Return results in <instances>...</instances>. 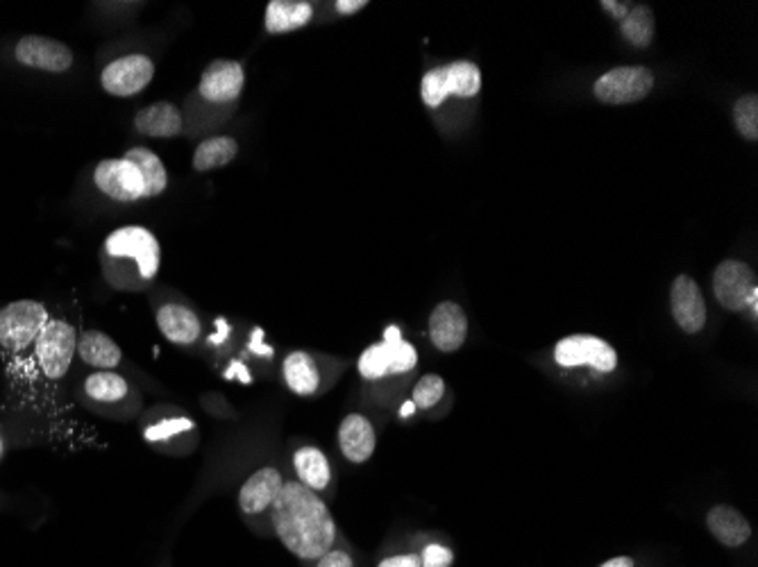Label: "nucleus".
Instances as JSON below:
<instances>
[{"mask_svg":"<svg viewBox=\"0 0 758 567\" xmlns=\"http://www.w3.org/2000/svg\"><path fill=\"white\" fill-rule=\"evenodd\" d=\"M157 327L166 341L175 346H194L203 334V322L188 307L166 302L157 309Z\"/></svg>","mask_w":758,"mask_h":567,"instance_id":"nucleus-16","label":"nucleus"},{"mask_svg":"<svg viewBox=\"0 0 758 567\" xmlns=\"http://www.w3.org/2000/svg\"><path fill=\"white\" fill-rule=\"evenodd\" d=\"M654 75L645 66H618L595 82V99L604 105H632L649 96Z\"/></svg>","mask_w":758,"mask_h":567,"instance_id":"nucleus-7","label":"nucleus"},{"mask_svg":"<svg viewBox=\"0 0 758 567\" xmlns=\"http://www.w3.org/2000/svg\"><path fill=\"white\" fill-rule=\"evenodd\" d=\"M452 563L454 554L441 545H430L420 556V567H450Z\"/></svg>","mask_w":758,"mask_h":567,"instance_id":"nucleus-31","label":"nucleus"},{"mask_svg":"<svg viewBox=\"0 0 758 567\" xmlns=\"http://www.w3.org/2000/svg\"><path fill=\"white\" fill-rule=\"evenodd\" d=\"M316 567H355L352 556L346 549L331 547L327 554H322L316 563Z\"/></svg>","mask_w":758,"mask_h":567,"instance_id":"nucleus-32","label":"nucleus"},{"mask_svg":"<svg viewBox=\"0 0 758 567\" xmlns=\"http://www.w3.org/2000/svg\"><path fill=\"white\" fill-rule=\"evenodd\" d=\"M706 527L720 545H725L729 549L742 547L751 536V527L747 523V517L727 504H718L708 511Z\"/></svg>","mask_w":758,"mask_h":567,"instance_id":"nucleus-19","label":"nucleus"},{"mask_svg":"<svg viewBox=\"0 0 758 567\" xmlns=\"http://www.w3.org/2000/svg\"><path fill=\"white\" fill-rule=\"evenodd\" d=\"M758 291L754 270L738 259L723 261L714 272V293L716 300L729 311H745L749 307L751 293Z\"/></svg>","mask_w":758,"mask_h":567,"instance_id":"nucleus-10","label":"nucleus"},{"mask_svg":"<svg viewBox=\"0 0 758 567\" xmlns=\"http://www.w3.org/2000/svg\"><path fill=\"white\" fill-rule=\"evenodd\" d=\"M246 82L244 66L234 60H214L201 75L198 93L201 99L214 105H227L242 96Z\"/></svg>","mask_w":758,"mask_h":567,"instance_id":"nucleus-12","label":"nucleus"},{"mask_svg":"<svg viewBox=\"0 0 758 567\" xmlns=\"http://www.w3.org/2000/svg\"><path fill=\"white\" fill-rule=\"evenodd\" d=\"M363 8H368L366 0H339V3H337V10H339L341 14H357V12H361Z\"/></svg>","mask_w":758,"mask_h":567,"instance_id":"nucleus-35","label":"nucleus"},{"mask_svg":"<svg viewBox=\"0 0 758 567\" xmlns=\"http://www.w3.org/2000/svg\"><path fill=\"white\" fill-rule=\"evenodd\" d=\"M93 182L101 192L116 203H136L146 198V184L139 168L121 157V159H103L93 171Z\"/></svg>","mask_w":758,"mask_h":567,"instance_id":"nucleus-9","label":"nucleus"},{"mask_svg":"<svg viewBox=\"0 0 758 567\" xmlns=\"http://www.w3.org/2000/svg\"><path fill=\"white\" fill-rule=\"evenodd\" d=\"M123 157L130 159L139 168L141 177H144L146 198H155L166 192L168 173H166L164 162L157 157V153H153L151 148H130Z\"/></svg>","mask_w":758,"mask_h":567,"instance_id":"nucleus-25","label":"nucleus"},{"mask_svg":"<svg viewBox=\"0 0 758 567\" xmlns=\"http://www.w3.org/2000/svg\"><path fill=\"white\" fill-rule=\"evenodd\" d=\"M34 354L43 377L58 382L69 372L78 354V334L66 320H49L34 341Z\"/></svg>","mask_w":758,"mask_h":567,"instance_id":"nucleus-5","label":"nucleus"},{"mask_svg":"<svg viewBox=\"0 0 758 567\" xmlns=\"http://www.w3.org/2000/svg\"><path fill=\"white\" fill-rule=\"evenodd\" d=\"M236 155H239V144H236V138H232V136L205 138L194 153V171L209 173V171L223 168Z\"/></svg>","mask_w":758,"mask_h":567,"instance_id":"nucleus-26","label":"nucleus"},{"mask_svg":"<svg viewBox=\"0 0 758 567\" xmlns=\"http://www.w3.org/2000/svg\"><path fill=\"white\" fill-rule=\"evenodd\" d=\"M270 517L281 545L303 560H318L335 547V517L314 491L296 480L281 484L270 506Z\"/></svg>","mask_w":758,"mask_h":567,"instance_id":"nucleus-1","label":"nucleus"},{"mask_svg":"<svg viewBox=\"0 0 758 567\" xmlns=\"http://www.w3.org/2000/svg\"><path fill=\"white\" fill-rule=\"evenodd\" d=\"M294 465L298 472V482L303 486H307L314 493H322L329 482H331V467L327 456L314 447V445H305L294 454Z\"/></svg>","mask_w":758,"mask_h":567,"instance_id":"nucleus-23","label":"nucleus"},{"mask_svg":"<svg viewBox=\"0 0 758 567\" xmlns=\"http://www.w3.org/2000/svg\"><path fill=\"white\" fill-rule=\"evenodd\" d=\"M281 475L273 465H266L257 470L255 475L246 480V484L239 491V506L246 515H262L264 511H270L275 497L281 491Z\"/></svg>","mask_w":758,"mask_h":567,"instance_id":"nucleus-17","label":"nucleus"},{"mask_svg":"<svg viewBox=\"0 0 758 567\" xmlns=\"http://www.w3.org/2000/svg\"><path fill=\"white\" fill-rule=\"evenodd\" d=\"M482 89V73L472 62H452L432 69L422 78V101L428 107H441L450 96L472 99Z\"/></svg>","mask_w":758,"mask_h":567,"instance_id":"nucleus-3","label":"nucleus"},{"mask_svg":"<svg viewBox=\"0 0 758 567\" xmlns=\"http://www.w3.org/2000/svg\"><path fill=\"white\" fill-rule=\"evenodd\" d=\"M3 452H6V441H3V436H0V456H3Z\"/></svg>","mask_w":758,"mask_h":567,"instance_id":"nucleus-38","label":"nucleus"},{"mask_svg":"<svg viewBox=\"0 0 758 567\" xmlns=\"http://www.w3.org/2000/svg\"><path fill=\"white\" fill-rule=\"evenodd\" d=\"M134 130L153 138H173L182 130V112L173 103H153L136 112Z\"/></svg>","mask_w":758,"mask_h":567,"instance_id":"nucleus-20","label":"nucleus"},{"mask_svg":"<svg viewBox=\"0 0 758 567\" xmlns=\"http://www.w3.org/2000/svg\"><path fill=\"white\" fill-rule=\"evenodd\" d=\"M411 411H413V404H407V406H404V409H402V415H409V413H411Z\"/></svg>","mask_w":758,"mask_h":567,"instance_id":"nucleus-37","label":"nucleus"},{"mask_svg":"<svg viewBox=\"0 0 758 567\" xmlns=\"http://www.w3.org/2000/svg\"><path fill=\"white\" fill-rule=\"evenodd\" d=\"M284 380L296 395H314L320 386V372L309 352H291L284 359Z\"/></svg>","mask_w":758,"mask_h":567,"instance_id":"nucleus-24","label":"nucleus"},{"mask_svg":"<svg viewBox=\"0 0 758 567\" xmlns=\"http://www.w3.org/2000/svg\"><path fill=\"white\" fill-rule=\"evenodd\" d=\"M314 6L307 0H270L266 8V30L270 34H287L309 25Z\"/></svg>","mask_w":758,"mask_h":567,"instance_id":"nucleus-21","label":"nucleus"},{"mask_svg":"<svg viewBox=\"0 0 758 567\" xmlns=\"http://www.w3.org/2000/svg\"><path fill=\"white\" fill-rule=\"evenodd\" d=\"M78 354L86 365L96 370H114L123 361L121 348L96 329H89L78 339Z\"/></svg>","mask_w":758,"mask_h":567,"instance_id":"nucleus-22","label":"nucleus"},{"mask_svg":"<svg viewBox=\"0 0 758 567\" xmlns=\"http://www.w3.org/2000/svg\"><path fill=\"white\" fill-rule=\"evenodd\" d=\"M670 309L677 324L686 334H697L706 324V302L697 281L688 275H679L670 289Z\"/></svg>","mask_w":758,"mask_h":567,"instance_id":"nucleus-14","label":"nucleus"},{"mask_svg":"<svg viewBox=\"0 0 758 567\" xmlns=\"http://www.w3.org/2000/svg\"><path fill=\"white\" fill-rule=\"evenodd\" d=\"M468 337V316L457 302H441L430 316V339L441 352H457Z\"/></svg>","mask_w":758,"mask_h":567,"instance_id":"nucleus-15","label":"nucleus"},{"mask_svg":"<svg viewBox=\"0 0 758 567\" xmlns=\"http://www.w3.org/2000/svg\"><path fill=\"white\" fill-rule=\"evenodd\" d=\"M155 78V64L148 55H125L103 69L101 84L114 99H132Z\"/></svg>","mask_w":758,"mask_h":567,"instance_id":"nucleus-8","label":"nucleus"},{"mask_svg":"<svg viewBox=\"0 0 758 567\" xmlns=\"http://www.w3.org/2000/svg\"><path fill=\"white\" fill-rule=\"evenodd\" d=\"M600 567H636V563H634V558H629V556H618V558L606 560V563L600 565Z\"/></svg>","mask_w":758,"mask_h":567,"instance_id":"nucleus-36","label":"nucleus"},{"mask_svg":"<svg viewBox=\"0 0 758 567\" xmlns=\"http://www.w3.org/2000/svg\"><path fill=\"white\" fill-rule=\"evenodd\" d=\"M17 60L28 69L45 73H64L73 66V53L66 43L39 34H28L19 39Z\"/></svg>","mask_w":758,"mask_h":567,"instance_id":"nucleus-13","label":"nucleus"},{"mask_svg":"<svg viewBox=\"0 0 758 567\" xmlns=\"http://www.w3.org/2000/svg\"><path fill=\"white\" fill-rule=\"evenodd\" d=\"M554 359L563 368L593 365L600 372H611L618 365V354H615V350L606 341L586 334H575L559 341L554 348Z\"/></svg>","mask_w":758,"mask_h":567,"instance_id":"nucleus-11","label":"nucleus"},{"mask_svg":"<svg viewBox=\"0 0 758 567\" xmlns=\"http://www.w3.org/2000/svg\"><path fill=\"white\" fill-rule=\"evenodd\" d=\"M160 241L146 227H119L105 239L103 272L119 291H144L151 287L160 272Z\"/></svg>","mask_w":758,"mask_h":567,"instance_id":"nucleus-2","label":"nucleus"},{"mask_svg":"<svg viewBox=\"0 0 758 567\" xmlns=\"http://www.w3.org/2000/svg\"><path fill=\"white\" fill-rule=\"evenodd\" d=\"M377 567H420V556L418 554H400V556H389Z\"/></svg>","mask_w":758,"mask_h":567,"instance_id":"nucleus-33","label":"nucleus"},{"mask_svg":"<svg viewBox=\"0 0 758 567\" xmlns=\"http://www.w3.org/2000/svg\"><path fill=\"white\" fill-rule=\"evenodd\" d=\"M600 8H604V12H608L613 19L623 21L634 6L632 3H618V0H602Z\"/></svg>","mask_w":758,"mask_h":567,"instance_id":"nucleus-34","label":"nucleus"},{"mask_svg":"<svg viewBox=\"0 0 758 567\" xmlns=\"http://www.w3.org/2000/svg\"><path fill=\"white\" fill-rule=\"evenodd\" d=\"M445 395V382L439 374H424L413 386V406L418 409H432L437 406Z\"/></svg>","mask_w":758,"mask_h":567,"instance_id":"nucleus-30","label":"nucleus"},{"mask_svg":"<svg viewBox=\"0 0 758 567\" xmlns=\"http://www.w3.org/2000/svg\"><path fill=\"white\" fill-rule=\"evenodd\" d=\"M416 363H418V354L413 346L402 341L398 329L391 327L382 343L370 346L359 357V372L363 380L375 382V380H385V377H391V374H404L413 370Z\"/></svg>","mask_w":758,"mask_h":567,"instance_id":"nucleus-6","label":"nucleus"},{"mask_svg":"<svg viewBox=\"0 0 758 567\" xmlns=\"http://www.w3.org/2000/svg\"><path fill=\"white\" fill-rule=\"evenodd\" d=\"M377 445L372 424L361 413H350L339 427V447L350 463H366Z\"/></svg>","mask_w":758,"mask_h":567,"instance_id":"nucleus-18","label":"nucleus"},{"mask_svg":"<svg viewBox=\"0 0 758 567\" xmlns=\"http://www.w3.org/2000/svg\"><path fill=\"white\" fill-rule=\"evenodd\" d=\"M734 125L742 138L747 141L758 138V96L756 93H749V96H742L736 101Z\"/></svg>","mask_w":758,"mask_h":567,"instance_id":"nucleus-29","label":"nucleus"},{"mask_svg":"<svg viewBox=\"0 0 758 567\" xmlns=\"http://www.w3.org/2000/svg\"><path fill=\"white\" fill-rule=\"evenodd\" d=\"M654 12L647 6H634L629 14L621 21V34L638 49H647L654 41Z\"/></svg>","mask_w":758,"mask_h":567,"instance_id":"nucleus-28","label":"nucleus"},{"mask_svg":"<svg viewBox=\"0 0 758 567\" xmlns=\"http://www.w3.org/2000/svg\"><path fill=\"white\" fill-rule=\"evenodd\" d=\"M49 320V311L37 300L10 302L0 309V348L8 352L28 350Z\"/></svg>","mask_w":758,"mask_h":567,"instance_id":"nucleus-4","label":"nucleus"},{"mask_svg":"<svg viewBox=\"0 0 758 567\" xmlns=\"http://www.w3.org/2000/svg\"><path fill=\"white\" fill-rule=\"evenodd\" d=\"M127 391H130L127 380H123L121 374H116L112 370L93 372L84 380L86 398L93 402H101V404H116V402L127 398Z\"/></svg>","mask_w":758,"mask_h":567,"instance_id":"nucleus-27","label":"nucleus"}]
</instances>
